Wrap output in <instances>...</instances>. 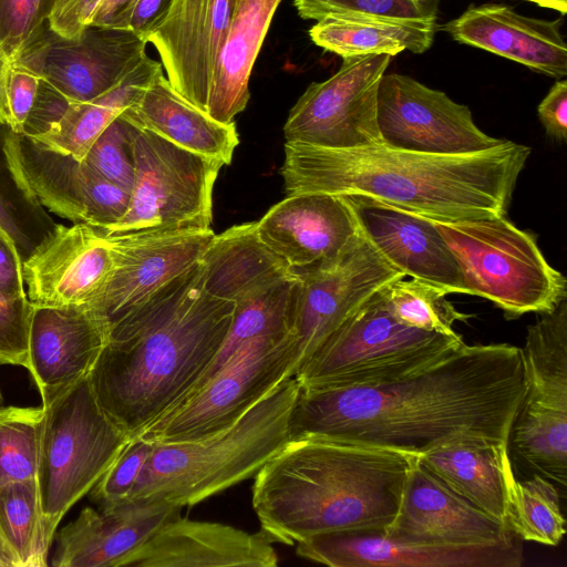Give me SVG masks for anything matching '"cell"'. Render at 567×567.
Masks as SVG:
<instances>
[{"label":"cell","mask_w":567,"mask_h":567,"mask_svg":"<svg viewBox=\"0 0 567 567\" xmlns=\"http://www.w3.org/2000/svg\"><path fill=\"white\" fill-rule=\"evenodd\" d=\"M4 406V399L0 390V408Z\"/></svg>","instance_id":"obj_55"},{"label":"cell","mask_w":567,"mask_h":567,"mask_svg":"<svg viewBox=\"0 0 567 567\" xmlns=\"http://www.w3.org/2000/svg\"><path fill=\"white\" fill-rule=\"evenodd\" d=\"M40 78L20 65L11 63L6 81L8 125L22 134L38 93Z\"/></svg>","instance_id":"obj_45"},{"label":"cell","mask_w":567,"mask_h":567,"mask_svg":"<svg viewBox=\"0 0 567 567\" xmlns=\"http://www.w3.org/2000/svg\"><path fill=\"white\" fill-rule=\"evenodd\" d=\"M382 292L396 319L421 330L454 336L455 322L472 318L446 299V291L416 278H399L384 286Z\"/></svg>","instance_id":"obj_38"},{"label":"cell","mask_w":567,"mask_h":567,"mask_svg":"<svg viewBox=\"0 0 567 567\" xmlns=\"http://www.w3.org/2000/svg\"><path fill=\"white\" fill-rule=\"evenodd\" d=\"M113 271L107 234L85 223L59 224L54 235L22 264L27 297L37 307L92 309Z\"/></svg>","instance_id":"obj_17"},{"label":"cell","mask_w":567,"mask_h":567,"mask_svg":"<svg viewBox=\"0 0 567 567\" xmlns=\"http://www.w3.org/2000/svg\"><path fill=\"white\" fill-rule=\"evenodd\" d=\"M302 19L320 20L323 17L363 16L399 20L436 21V0H295Z\"/></svg>","instance_id":"obj_40"},{"label":"cell","mask_w":567,"mask_h":567,"mask_svg":"<svg viewBox=\"0 0 567 567\" xmlns=\"http://www.w3.org/2000/svg\"><path fill=\"white\" fill-rule=\"evenodd\" d=\"M107 236L114 255V271L92 310L110 327L196 266L215 233L208 228Z\"/></svg>","instance_id":"obj_16"},{"label":"cell","mask_w":567,"mask_h":567,"mask_svg":"<svg viewBox=\"0 0 567 567\" xmlns=\"http://www.w3.org/2000/svg\"><path fill=\"white\" fill-rule=\"evenodd\" d=\"M53 0H0V52L11 62L48 24Z\"/></svg>","instance_id":"obj_42"},{"label":"cell","mask_w":567,"mask_h":567,"mask_svg":"<svg viewBox=\"0 0 567 567\" xmlns=\"http://www.w3.org/2000/svg\"><path fill=\"white\" fill-rule=\"evenodd\" d=\"M532 148L512 141L461 155L384 144L327 148L286 142L288 195H360L439 221L506 216Z\"/></svg>","instance_id":"obj_3"},{"label":"cell","mask_w":567,"mask_h":567,"mask_svg":"<svg viewBox=\"0 0 567 567\" xmlns=\"http://www.w3.org/2000/svg\"><path fill=\"white\" fill-rule=\"evenodd\" d=\"M234 308L203 289L198 261L112 322L89 373L106 415L132 437L178 404L220 349Z\"/></svg>","instance_id":"obj_2"},{"label":"cell","mask_w":567,"mask_h":567,"mask_svg":"<svg viewBox=\"0 0 567 567\" xmlns=\"http://www.w3.org/2000/svg\"><path fill=\"white\" fill-rule=\"evenodd\" d=\"M32 311L27 296L12 300L0 293V364L27 369Z\"/></svg>","instance_id":"obj_44"},{"label":"cell","mask_w":567,"mask_h":567,"mask_svg":"<svg viewBox=\"0 0 567 567\" xmlns=\"http://www.w3.org/2000/svg\"><path fill=\"white\" fill-rule=\"evenodd\" d=\"M286 379L233 425L204 440L154 443L130 498L195 505L257 473L289 441V417L299 392Z\"/></svg>","instance_id":"obj_5"},{"label":"cell","mask_w":567,"mask_h":567,"mask_svg":"<svg viewBox=\"0 0 567 567\" xmlns=\"http://www.w3.org/2000/svg\"><path fill=\"white\" fill-rule=\"evenodd\" d=\"M295 354L292 334L248 343L140 435L153 443H176L224 431L277 384L292 378Z\"/></svg>","instance_id":"obj_10"},{"label":"cell","mask_w":567,"mask_h":567,"mask_svg":"<svg viewBox=\"0 0 567 567\" xmlns=\"http://www.w3.org/2000/svg\"><path fill=\"white\" fill-rule=\"evenodd\" d=\"M9 148L22 178L45 209L72 224L85 223L105 231L126 214L131 193L85 162L14 132Z\"/></svg>","instance_id":"obj_15"},{"label":"cell","mask_w":567,"mask_h":567,"mask_svg":"<svg viewBox=\"0 0 567 567\" xmlns=\"http://www.w3.org/2000/svg\"><path fill=\"white\" fill-rule=\"evenodd\" d=\"M0 567H16L13 557L0 533Z\"/></svg>","instance_id":"obj_54"},{"label":"cell","mask_w":567,"mask_h":567,"mask_svg":"<svg viewBox=\"0 0 567 567\" xmlns=\"http://www.w3.org/2000/svg\"><path fill=\"white\" fill-rule=\"evenodd\" d=\"M430 220L456 259L466 295L492 301L506 319L547 312L567 297V280L546 260L537 236L505 216Z\"/></svg>","instance_id":"obj_7"},{"label":"cell","mask_w":567,"mask_h":567,"mask_svg":"<svg viewBox=\"0 0 567 567\" xmlns=\"http://www.w3.org/2000/svg\"><path fill=\"white\" fill-rule=\"evenodd\" d=\"M132 148L135 177L130 205L123 218L104 231L210 228L213 188L223 164L135 125Z\"/></svg>","instance_id":"obj_9"},{"label":"cell","mask_w":567,"mask_h":567,"mask_svg":"<svg viewBox=\"0 0 567 567\" xmlns=\"http://www.w3.org/2000/svg\"><path fill=\"white\" fill-rule=\"evenodd\" d=\"M527 328L523 404L567 412V297Z\"/></svg>","instance_id":"obj_33"},{"label":"cell","mask_w":567,"mask_h":567,"mask_svg":"<svg viewBox=\"0 0 567 567\" xmlns=\"http://www.w3.org/2000/svg\"><path fill=\"white\" fill-rule=\"evenodd\" d=\"M526 1H529V2H530V0H526Z\"/></svg>","instance_id":"obj_56"},{"label":"cell","mask_w":567,"mask_h":567,"mask_svg":"<svg viewBox=\"0 0 567 567\" xmlns=\"http://www.w3.org/2000/svg\"><path fill=\"white\" fill-rule=\"evenodd\" d=\"M299 292L300 279L296 270L291 275L239 290L231 298L235 308L227 336L212 363L186 396L225 367L248 343L261 338L292 334Z\"/></svg>","instance_id":"obj_30"},{"label":"cell","mask_w":567,"mask_h":567,"mask_svg":"<svg viewBox=\"0 0 567 567\" xmlns=\"http://www.w3.org/2000/svg\"><path fill=\"white\" fill-rule=\"evenodd\" d=\"M0 533L16 567H44L47 542L35 478L0 486Z\"/></svg>","instance_id":"obj_36"},{"label":"cell","mask_w":567,"mask_h":567,"mask_svg":"<svg viewBox=\"0 0 567 567\" xmlns=\"http://www.w3.org/2000/svg\"><path fill=\"white\" fill-rule=\"evenodd\" d=\"M282 0H234L210 86L207 114L230 123L247 105L255 61Z\"/></svg>","instance_id":"obj_29"},{"label":"cell","mask_w":567,"mask_h":567,"mask_svg":"<svg viewBox=\"0 0 567 567\" xmlns=\"http://www.w3.org/2000/svg\"><path fill=\"white\" fill-rule=\"evenodd\" d=\"M259 239L299 270L343 252L360 234L342 195H288L256 221Z\"/></svg>","instance_id":"obj_24"},{"label":"cell","mask_w":567,"mask_h":567,"mask_svg":"<svg viewBox=\"0 0 567 567\" xmlns=\"http://www.w3.org/2000/svg\"><path fill=\"white\" fill-rule=\"evenodd\" d=\"M132 130L128 121L117 116L95 140L83 161L100 176L130 193L135 177Z\"/></svg>","instance_id":"obj_41"},{"label":"cell","mask_w":567,"mask_h":567,"mask_svg":"<svg viewBox=\"0 0 567 567\" xmlns=\"http://www.w3.org/2000/svg\"><path fill=\"white\" fill-rule=\"evenodd\" d=\"M417 457L347 442L290 440L257 473L252 507L271 543L329 533H385Z\"/></svg>","instance_id":"obj_4"},{"label":"cell","mask_w":567,"mask_h":567,"mask_svg":"<svg viewBox=\"0 0 567 567\" xmlns=\"http://www.w3.org/2000/svg\"><path fill=\"white\" fill-rule=\"evenodd\" d=\"M146 44L128 29L89 24L69 39L48 23L11 63L47 81L69 102H89L126 76L146 54Z\"/></svg>","instance_id":"obj_13"},{"label":"cell","mask_w":567,"mask_h":567,"mask_svg":"<svg viewBox=\"0 0 567 567\" xmlns=\"http://www.w3.org/2000/svg\"><path fill=\"white\" fill-rule=\"evenodd\" d=\"M377 120L382 144L396 150L461 155L503 142L481 131L466 105L398 73L380 80Z\"/></svg>","instance_id":"obj_14"},{"label":"cell","mask_w":567,"mask_h":567,"mask_svg":"<svg viewBox=\"0 0 567 567\" xmlns=\"http://www.w3.org/2000/svg\"><path fill=\"white\" fill-rule=\"evenodd\" d=\"M436 21L363 16H327L309 30L311 41L342 59L368 54L394 56L404 50L424 53L433 43Z\"/></svg>","instance_id":"obj_31"},{"label":"cell","mask_w":567,"mask_h":567,"mask_svg":"<svg viewBox=\"0 0 567 567\" xmlns=\"http://www.w3.org/2000/svg\"><path fill=\"white\" fill-rule=\"evenodd\" d=\"M508 443L534 471L565 489L567 484V412L520 403Z\"/></svg>","instance_id":"obj_35"},{"label":"cell","mask_w":567,"mask_h":567,"mask_svg":"<svg viewBox=\"0 0 567 567\" xmlns=\"http://www.w3.org/2000/svg\"><path fill=\"white\" fill-rule=\"evenodd\" d=\"M296 272L300 292L292 329L296 350L292 378L371 296L405 277L379 255L361 230L336 258Z\"/></svg>","instance_id":"obj_12"},{"label":"cell","mask_w":567,"mask_h":567,"mask_svg":"<svg viewBox=\"0 0 567 567\" xmlns=\"http://www.w3.org/2000/svg\"><path fill=\"white\" fill-rule=\"evenodd\" d=\"M297 555L331 567H519L518 540L498 545L403 543L383 533H329L297 543Z\"/></svg>","instance_id":"obj_19"},{"label":"cell","mask_w":567,"mask_h":567,"mask_svg":"<svg viewBox=\"0 0 567 567\" xmlns=\"http://www.w3.org/2000/svg\"><path fill=\"white\" fill-rule=\"evenodd\" d=\"M107 332L109 322L90 308L33 306L27 369L39 389L42 406L89 375Z\"/></svg>","instance_id":"obj_23"},{"label":"cell","mask_w":567,"mask_h":567,"mask_svg":"<svg viewBox=\"0 0 567 567\" xmlns=\"http://www.w3.org/2000/svg\"><path fill=\"white\" fill-rule=\"evenodd\" d=\"M563 19L525 17L502 3L471 6L442 25L455 41L523 64L557 80L567 75Z\"/></svg>","instance_id":"obj_25"},{"label":"cell","mask_w":567,"mask_h":567,"mask_svg":"<svg viewBox=\"0 0 567 567\" xmlns=\"http://www.w3.org/2000/svg\"><path fill=\"white\" fill-rule=\"evenodd\" d=\"M0 293L8 299L27 296L22 260L13 239L0 226Z\"/></svg>","instance_id":"obj_49"},{"label":"cell","mask_w":567,"mask_h":567,"mask_svg":"<svg viewBox=\"0 0 567 567\" xmlns=\"http://www.w3.org/2000/svg\"><path fill=\"white\" fill-rule=\"evenodd\" d=\"M540 7L549 8L560 12L563 16L567 11V0H530Z\"/></svg>","instance_id":"obj_53"},{"label":"cell","mask_w":567,"mask_h":567,"mask_svg":"<svg viewBox=\"0 0 567 567\" xmlns=\"http://www.w3.org/2000/svg\"><path fill=\"white\" fill-rule=\"evenodd\" d=\"M278 556L262 530L250 534L229 525L193 520L181 514L164 524L125 566L275 567Z\"/></svg>","instance_id":"obj_26"},{"label":"cell","mask_w":567,"mask_h":567,"mask_svg":"<svg viewBox=\"0 0 567 567\" xmlns=\"http://www.w3.org/2000/svg\"><path fill=\"white\" fill-rule=\"evenodd\" d=\"M11 65V61L0 52V123L8 124V113L6 103V81Z\"/></svg>","instance_id":"obj_52"},{"label":"cell","mask_w":567,"mask_h":567,"mask_svg":"<svg viewBox=\"0 0 567 567\" xmlns=\"http://www.w3.org/2000/svg\"><path fill=\"white\" fill-rule=\"evenodd\" d=\"M172 0H136L128 16L126 29L147 42V37L166 13Z\"/></svg>","instance_id":"obj_50"},{"label":"cell","mask_w":567,"mask_h":567,"mask_svg":"<svg viewBox=\"0 0 567 567\" xmlns=\"http://www.w3.org/2000/svg\"><path fill=\"white\" fill-rule=\"evenodd\" d=\"M69 104L70 102L64 95L41 79L34 104L27 118L22 134L30 137L43 134L61 118Z\"/></svg>","instance_id":"obj_46"},{"label":"cell","mask_w":567,"mask_h":567,"mask_svg":"<svg viewBox=\"0 0 567 567\" xmlns=\"http://www.w3.org/2000/svg\"><path fill=\"white\" fill-rule=\"evenodd\" d=\"M507 524L519 539L558 545L566 533V520L556 485L538 474L515 481Z\"/></svg>","instance_id":"obj_37"},{"label":"cell","mask_w":567,"mask_h":567,"mask_svg":"<svg viewBox=\"0 0 567 567\" xmlns=\"http://www.w3.org/2000/svg\"><path fill=\"white\" fill-rule=\"evenodd\" d=\"M7 123H0V226L13 239L22 264L55 233L59 224L25 184L12 158Z\"/></svg>","instance_id":"obj_34"},{"label":"cell","mask_w":567,"mask_h":567,"mask_svg":"<svg viewBox=\"0 0 567 567\" xmlns=\"http://www.w3.org/2000/svg\"><path fill=\"white\" fill-rule=\"evenodd\" d=\"M182 506L165 501L127 498L84 507L55 533L54 567H124Z\"/></svg>","instance_id":"obj_21"},{"label":"cell","mask_w":567,"mask_h":567,"mask_svg":"<svg viewBox=\"0 0 567 567\" xmlns=\"http://www.w3.org/2000/svg\"><path fill=\"white\" fill-rule=\"evenodd\" d=\"M344 197L363 236L394 269L447 293H466L456 259L430 219L370 197Z\"/></svg>","instance_id":"obj_22"},{"label":"cell","mask_w":567,"mask_h":567,"mask_svg":"<svg viewBox=\"0 0 567 567\" xmlns=\"http://www.w3.org/2000/svg\"><path fill=\"white\" fill-rule=\"evenodd\" d=\"M464 343L458 333L404 324L380 289L324 340L295 379L301 388L392 383L431 368Z\"/></svg>","instance_id":"obj_6"},{"label":"cell","mask_w":567,"mask_h":567,"mask_svg":"<svg viewBox=\"0 0 567 567\" xmlns=\"http://www.w3.org/2000/svg\"><path fill=\"white\" fill-rule=\"evenodd\" d=\"M417 460L456 494L507 524L516 481L508 443L463 436L437 445Z\"/></svg>","instance_id":"obj_27"},{"label":"cell","mask_w":567,"mask_h":567,"mask_svg":"<svg viewBox=\"0 0 567 567\" xmlns=\"http://www.w3.org/2000/svg\"><path fill=\"white\" fill-rule=\"evenodd\" d=\"M43 408H0V486L35 478Z\"/></svg>","instance_id":"obj_39"},{"label":"cell","mask_w":567,"mask_h":567,"mask_svg":"<svg viewBox=\"0 0 567 567\" xmlns=\"http://www.w3.org/2000/svg\"><path fill=\"white\" fill-rule=\"evenodd\" d=\"M42 408L35 480L45 539L52 545L63 516L93 488L131 437L102 410L89 375Z\"/></svg>","instance_id":"obj_8"},{"label":"cell","mask_w":567,"mask_h":567,"mask_svg":"<svg viewBox=\"0 0 567 567\" xmlns=\"http://www.w3.org/2000/svg\"><path fill=\"white\" fill-rule=\"evenodd\" d=\"M161 69V62L145 54L110 91L89 102H70L56 123L32 138L83 162L101 133L138 99Z\"/></svg>","instance_id":"obj_32"},{"label":"cell","mask_w":567,"mask_h":567,"mask_svg":"<svg viewBox=\"0 0 567 567\" xmlns=\"http://www.w3.org/2000/svg\"><path fill=\"white\" fill-rule=\"evenodd\" d=\"M154 443L142 435L132 436L92 488L100 505L130 498Z\"/></svg>","instance_id":"obj_43"},{"label":"cell","mask_w":567,"mask_h":567,"mask_svg":"<svg viewBox=\"0 0 567 567\" xmlns=\"http://www.w3.org/2000/svg\"><path fill=\"white\" fill-rule=\"evenodd\" d=\"M524 394L518 347L464 343L396 382L300 386L288 433L290 440L347 442L416 456L463 436L508 443Z\"/></svg>","instance_id":"obj_1"},{"label":"cell","mask_w":567,"mask_h":567,"mask_svg":"<svg viewBox=\"0 0 567 567\" xmlns=\"http://www.w3.org/2000/svg\"><path fill=\"white\" fill-rule=\"evenodd\" d=\"M384 535L429 545H498L519 539L507 524L456 494L417 457L409 468L399 511Z\"/></svg>","instance_id":"obj_18"},{"label":"cell","mask_w":567,"mask_h":567,"mask_svg":"<svg viewBox=\"0 0 567 567\" xmlns=\"http://www.w3.org/2000/svg\"><path fill=\"white\" fill-rule=\"evenodd\" d=\"M121 115L137 127L223 165L230 164L239 143L234 122L220 123L189 103L173 89L163 69Z\"/></svg>","instance_id":"obj_28"},{"label":"cell","mask_w":567,"mask_h":567,"mask_svg":"<svg viewBox=\"0 0 567 567\" xmlns=\"http://www.w3.org/2000/svg\"><path fill=\"white\" fill-rule=\"evenodd\" d=\"M539 121L547 136L567 140V81L557 80L537 107Z\"/></svg>","instance_id":"obj_48"},{"label":"cell","mask_w":567,"mask_h":567,"mask_svg":"<svg viewBox=\"0 0 567 567\" xmlns=\"http://www.w3.org/2000/svg\"><path fill=\"white\" fill-rule=\"evenodd\" d=\"M100 1L53 0L48 16L50 29L64 38L76 39L91 23L93 12Z\"/></svg>","instance_id":"obj_47"},{"label":"cell","mask_w":567,"mask_h":567,"mask_svg":"<svg viewBox=\"0 0 567 567\" xmlns=\"http://www.w3.org/2000/svg\"><path fill=\"white\" fill-rule=\"evenodd\" d=\"M391 59L389 54L349 56L332 76L311 83L289 112L286 142L327 148L382 144L378 87Z\"/></svg>","instance_id":"obj_11"},{"label":"cell","mask_w":567,"mask_h":567,"mask_svg":"<svg viewBox=\"0 0 567 567\" xmlns=\"http://www.w3.org/2000/svg\"><path fill=\"white\" fill-rule=\"evenodd\" d=\"M233 4L234 0H172L147 37L169 84L204 112Z\"/></svg>","instance_id":"obj_20"},{"label":"cell","mask_w":567,"mask_h":567,"mask_svg":"<svg viewBox=\"0 0 567 567\" xmlns=\"http://www.w3.org/2000/svg\"><path fill=\"white\" fill-rule=\"evenodd\" d=\"M136 0H101L91 23L101 27L126 29L127 20Z\"/></svg>","instance_id":"obj_51"}]
</instances>
